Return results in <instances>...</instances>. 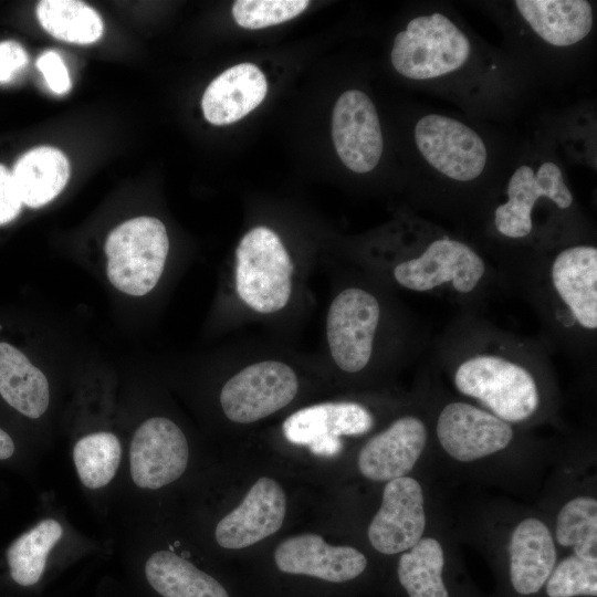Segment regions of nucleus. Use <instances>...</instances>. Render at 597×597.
<instances>
[{
  "label": "nucleus",
  "mask_w": 597,
  "mask_h": 597,
  "mask_svg": "<svg viewBox=\"0 0 597 597\" xmlns=\"http://www.w3.org/2000/svg\"><path fill=\"white\" fill-rule=\"evenodd\" d=\"M106 273L124 292L142 296L158 283L169 250L164 223L154 217H138L113 229L105 241Z\"/></svg>",
  "instance_id": "4"
},
{
  "label": "nucleus",
  "mask_w": 597,
  "mask_h": 597,
  "mask_svg": "<svg viewBox=\"0 0 597 597\" xmlns=\"http://www.w3.org/2000/svg\"><path fill=\"white\" fill-rule=\"evenodd\" d=\"M273 559L281 574L326 585L353 582L367 567V558L358 549L329 545L313 533L284 540L275 548Z\"/></svg>",
  "instance_id": "11"
},
{
  "label": "nucleus",
  "mask_w": 597,
  "mask_h": 597,
  "mask_svg": "<svg viewBox=\"0 0 597 597\" xmlns=\"http://www.w3.org/2000/svg\"><path fill=\"white\" fill-rule=\"evenodd\" d=\"M332 137L339 159L354 172L371 171L379 163L384 139L371 100L362 91L344 92L333 109Z\"/></svg>",
  "instance_id": "14"
},
{
  "label": "nucleus",
  "mask_w": 597,
  "mask_h": 597,
  "mask_svg": "<svg viewBox=\"0 0 597 597\" xmlns=\"http://www.w3.org/2000/svg\"><path fill=\"white\" fill-rule=\"evenodd\" d=\"M556 564V549L547 526L525 519L514 528L510 543V578L522 595L537 593Z\"/></svg>",
  "instance_id": "21"
},
{
  "label": "nucleus",
  "mask_w": 597,
  "mask_h": 597,
  "mask_svg": "<svg viewBox=\"0 0 597 597\" xmlns=\"http://www.w3.org/2000/svg\"><path fill=\"white\" fill-rule=\"evenodd\" d=\"M427 443L421 419L404 416L371 437L358 453V469L371 481H390L407 475Z\"/></svg>",
  "instance_id": "18"
},
{
  "label": "nucleus",
  "mask_w": 597,
  "mask_h": 597,
  "mask_svg": "<svg viewBox=\"0 0 597 597\" xmlns=\"http://www.w3.org/2000/svg\"><path fill=\"white\" fill-rule=\"evenodd\" d=\"M423 493L418 481L400 476L387 482L378 512L368 527L371 546L392 555L410 549L426 527Z\"/></svg>",
  "instance_id": "15"
},
{
  "label": "nucleus",
  "mask_w": 597,
  "mask_h": 597,
  "mask_svg": "<svg viewBox=\"0 0 597 597\" xmlns=\"http://www.w3.org/2000/svg\"><path fill=\"white\" fill-rule=\"evenodd\" d=\"M293 271L287 250L270 228L255 227L240 240L235 251V291L253 311H281L291 297Z\"/></svg>",
  "instance_id": "3"
},
{
  "label": "nucleus",
  "mask_w": 597,
  "mask_h": 597,
  "mask_svg": "<svg viewBox=\"0 0 597 597\" xmlns=\"http://www.w3.org/2000/svg\"><path fill=\"white\" fill-rule=\"evenodd\" d=\"M552 286L582 329L597 328V248L576 244L561 250L549 268Z\"/></svg>",
  "instance_id": "17"
},
{
  "label": "nucleus",
  "mask_w": 597,
  "mask_h": 597,
  "mask_svg": "<svg viewBox=\"0 0 597 597\" xmlns=\"http://www.w3.org/2000/svg\"><path fill=\"white\" fill-rule=\"evenodd\" d=\"M514 6L530 29L553 46L575 45L593 30V6L586 0H516Z\"/></svg>",
  "instance_id": "20"
},
{
  "label": "nucleus",
  "mask_w": 597,
  "mask_h": 597,
  "mask_svg": "<svg viewBox=\"0 0 597 597\" xmlns=\"http://www.w3.org/2000/svg\"><path fill=\"white\" fill-rule=\"evenodd\" d=\"M145 574L163 597H231L220 580L172 552L154 553L146 562Z\"/></svg>",
  "instance_id": "24"
},
{
  "label": "nucleus",
  "mask_w": 597,
  "mask_h": 597,
  "mask_svg": "<svg viewBox=\"0 0 597 597\" xmlns=\"http://www.w3.org/2000/svg\"><path fill=\"white\" fill-rule=\"evenodd\" d=\"M121 454L119 440L111 432H96L81 438L73 450L81 482L88 489L105 486L117 471Z\"/></svg>",
  "instance_id": "28"
},
{
  "label": "nucleus",
  "mask_w": 597,
  "mask_h": 597,
  "mask_svg": "<svg viewBox=\"0 0 597 597\" xmlns=\"http://www.w3.org/2000/svg\"><path fill=\"white\" fill-rule=\"evenodd\" d=\"M413 138L425 161L447 179L470 182L486 168V144L460 119L437 113L426 114L416 123Z\"/></svg>",
  "instance_id": "5"
},
{
  "label": "nucleus",
  "mask_w": 597,
  "mask_h": 597,
  "mask_svg": "<svg viewBox=\"0 0 597 597\" xmlns=\"http://www.w3.org/2000/svg\"><path fill=\"white\" fill-rule=\"evenodd\" d=\"M22 208L12 172L0 164V224L15 219Z\"/></svg>",
  "instance_id": "33"
},
{
  "label": "nucleus",
  "mask_w": 597,
  "mask_h": 597,
  "mask_svg": "<svg viewBox=\"0 0 597 597\" xmlns=\"http://www.w3.org/2000/svg\"><path fill=\"white\" fill-rule=\"evenodd\" d=\"M286 513L285 493L275 480L262 476L243 501L216 527L217 543L228 549L249 547L276 533Z\"/></svg>",
  "instance_id": "16"
},
{
  "label": "nucleus",
  "mask_w": 597,
  "mask_h": 597,
  "mask_svg": "<svg viewBox=\"0 0 597 597\" xmlns=\"http://www.w3.org/2000/svg\"><path fill=\"white\" fill-rule=\"evenodd\" d=\"M485 273V262L473 248L447 237L432 240L420 254L392 270L395 281L404 289L429 292L451 285L459 294L472 293Z\"/></svg>",
  "instance_id": "6"
},
{
  "label": "nucleus",
  "mask_w": 597,
  "mask_h": 597,
  "mask_svg": "<svg viewBox=\"0 0 597 597\" xmlns=\"http://www.w3.org/2000/svg\"><path fill=\"white\" fill-rule=\"evenodd\" d=\"M36 67L43 74L49 88L55 94H64L71 88L69 71L55 51H46L36 60Z\"/></svg>",
  "instance_id": "32"
},
{
  "label": "nucleus",
  "mask_w": 597,
  "mask_h": 597,
  "mask_svg": "<svg viewBox=\"0 0 597 597\" xmlns=\"http://www.w3.org/2000/svg\"><path fill=\"white\" fill-rule=\"evenodd\" d=\"M62 534L60 523L46 519L15 540L7 551L12 579L21 586L36 584L45 569L50 551Z\"/></svg>",
  "instance_id": "27"
},
{
  "label": "nucleus",
  "mask_w": 597,
  "mask_h": 597,
  "mask_svg": "<svg viewBox=\"0 0 597 597\" xmlns=\"http://www.w3.org/2000/svg\"><path fill=\"white\" fill-rule=\"evenodd\" d=\"M467 34L446 14L417 15L395 36L390 60L402 76L429 81L460 70L471 55Z\"/></svg>",
  "instance_id": "2"
},
{
  "label": "nucleus",
  "mask_w": 597,
  "mask_h": 597,
  "mask_svg": "<svg viewBox=\"0 0 597 597\" xmlns=\"http://www.w3.org/2000/svg\"><path fill=\"white\" fill-rule=\"evenodd\" d=\"M436 432L446 452L462 462L499 452L513 439L509 422L463 401H453L442 408Z\"/></svg>",
  "instance_id": "13"
},
{
  "label": "nucleus",
  "mask_w": 597,
  "mask_h": 597,
  "mask_svg": "<svg viewBox=\"0 0 597 597\" xmlns=\"http://www.w3.org/2000/svg\"><path fill=\"white\" fill-rule=\"evenodd\" d=\"M443 565L440 543L432 537L421 538L400 556L398 580L409 597H449L441 576Z\"/></svg>",
  "instance_id": "25"
},
{
  "label": "nucleus",
  "mask_w": 597,
  "mask_h": 597,
  "mask_svg": "<svg viewBox=\"0 0 597 597\" xmlns=\"http://www.w3.org/2000/svg\"><path fill=\"white\" fill-rule=\"evenodd\" d=\"M14 452V443L11 437L0 429V460L10 458Z\"/></svg>",
  "instance_id": "35"
},
{
  "label": "nucleus",
  "mask_w": 597,
  "mask_h": 597,
  "mask_svg": "<svg viewBox=\"0 0 597 597\" xmlns=\"http://www.w3.org/2000/svg\"><path fill=\"white\" fill-rule=\"evenodd\" d=\"M12 176L22 203L39 208L63 190L69 180L70 165L61 150L42 146L22 155L13 167Z\"/></svg>",
  "instance_id": "23"
},
{
  "label": "nucleus",
  "mask_w": 597,
  "mask_h": 597,
  "mask_svg": "<svg viewBox=\"0 0 597 597\" xmlns=\"http://www.w3.org/2000/svg\"><path fill=\"white\" fill-rule=\"evenodd\" d=\"M374 426L370 411L353 401L323 402L289 416L282 431L286 440L305 446L312 453L332 458L343 449L342 436H360Z\"/></svg>",
  "instance_id": "10"
},
{
  "label": "nucleus",
  "mask_w": 597,
  "mask_h": 597,
  "mask_svg": "<svg viewBox=\"0 0 597 597\" xmlns=\"http://www.w3.org/2000/svg\"><path fill=\"white\" fill-rule=\"evenodd\" d=\"M298 379L280 360L253 363L233 375L222 387L220 405L228 419L251 423L287 406L296 396Z\"/></svg>",
  "instance_id": "8"
},
{
  "label": "nucleus",
  "mask_w": 597,
  "mask_h": 597,
  "mask_svg": "<svg viewBox=\"0 0 597 597\" xmlns=\"http://www.w3.org/2000/svg\"><path fill=\"white\" fill-rule=\"evenodd\" d=\"M41 25L54 38L76 44L96 42L103 21L90 6L74 0H43L36 7Z\"/></svg>",
  "instance_id": "26"
},
{
  "label": "nucleus",
  "mask_w": 597,
  "mask_h": 597,
  "mask_svg": "<svg viewBox=\"0 0 597 597\" xmlns=\"http://www.w3.org/2000/svg\"><path fill=\"white\" fill-rule=\"evenodd\" d=\"M542 198L551 200L559 209L573 206L574 197L561 167L551 160L536 166H519L507 181L506 201L494 210L495 230L509 239L530 235L533 209Z\"/></svg>",
  "instance_id": "9"
},
{
  "label": "nucleus",
  "mask_w": 597,
  "mask_h": 597,
  "mask_svg": "<svg viewBox=\"0 0 597 597\" xmlns=\"http://www.w3.org/2000/svg\"><path fill=\"white\" fill-rule=\"evenodd\" d=\"M453 384L459 392L509 423L528 419L540 406L532 371L504 354L478 352L465 356L455 367Z\"/></svg>",
  "instance_id": "1"
},
{
  "label": "nucleus",
  "mask_w": 597,
  "mask_h": 597,
  "mask_svg": "<svg viewBox=\"0 0 597 597\" xmlns=\"http://www.w3.org/2000/svg\"><path fill=\"white\" fill-rule=\"evenodd\" d=\"M377 297L362 287L342 290L331 302L326 316V338L335 365L355 374L369 364L380 322Z\"/></svg>",
  "instance_id": "7"
},
{
  "label": "nucleus",
  "mask_w": 597,
  "mask_h": 597,
  "mask_svg": "<svg viewBox=\"0 0 597 597\" xmlns=\"http://www.w3.org/2000/svg\"><path fill=\"white\" fill-rule=\"evenodd\" d=\"M308 4L306 0H238L233 3L232 15L244 29H262L294 19Z\"/></svg>",
  "instance_id": "31"
},
{
  "label": "nucleus",
  "mask_w": 597,
  "mask_h": 597,
  "mask_svg": "<svg viewBox=\"0 0 597 597\" xmlns=\"http://www.w3.org/2000/svg\"><path fill=\"white\" fill-rule=\"evenodd\" d=\"M129 455L134 483L156 490L181 476L188 464L189 448L184 432L174 421L154 417L135 431Z\"/></svg>",
  "instance_id": "12"
},
{
  "label": "nucleus",
  "mask_w": 597,
  "mask_h": 597,
  "mask_svg": "<svg viewBox=\"0 0 597 597\" xmlns=\"http://www.w3.org/2000/svg\"><path fill=\"white\" fill-rule=\"evenodd\" d=\"M549 597H575L597 595V561L577 555L563 559L554 567L546 580Z\"/></svg>",
  "instance_id": "30"
},
{
  "label": "nucleus",
  "mask_w": 597,
  "mask_h": 597,
  "mask_svg": "<svg viewBox=\"0 0 597 597\" xmlns=\"http://www.w3.org/2000/svg\"><path fill=\"white\" fill-rule=\"evenodd\" d=\"M27 63V52L19 43L0 42V83L9 82Z\"/></svg>",
  "instance_id": "34"
},
{
  "label": "nucleus",
  "mask_w": 597,
  "mask_h": 597,
  "mask_svg": "<svg viewBox=\"0 0 597 597\" xmlns=\"http://www.w3.org/2000/svg\"><path fill=\"white\" fill-rule=\"evenodd\" d=\"M0 395L22 415L36 419L48 409L45 375L14 346L0 342Z\"/></svg>",
  "instance_id": "22"
},
{
  "label": "nucleus",
  "mask_w": 597,
  "mask_h": 597,
  "mask_svg": "<svg viewBox=\"0 0 597 597\" xmlns=\"http://www.w3.org/2000/svg\"><path fill=\"white\" fill-rule=\"evenodd\" d=\"M266 92V78L256 65L231 66L206 88L201 100L203 115L213 125L234 123L253 111Z\"/></svg>",
  "instance_id": "19"
},
{
  "label": "nucleus",
  "mask_w": 597,
  "mask_h": 597,
  "mask_svg": "<svg viewBox=\"0 0 597 597\" xmlns=\"http://www.w3.org/2000/svg\"><path fill=\"white\" fill-rule=\"evenodd\" d=\"M556 540L562 546H572L575 555L597 561V501L577 496L568 501L556 519Z\"/></svg>",
  "instance_id": "29"
}]
</instances>
